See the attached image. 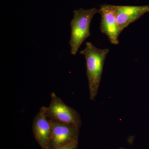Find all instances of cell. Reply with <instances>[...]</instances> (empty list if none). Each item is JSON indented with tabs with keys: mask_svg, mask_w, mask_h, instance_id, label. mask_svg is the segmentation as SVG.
<instances>
[{
	"mask_svg": "<svg viewBox=\"0 0 149 149\" xmlns=\"http://www.w3.org/2000/svg\"><path fill=\"white\" fill-rule=\"evenodd\" d=\"M47 110L48 116L52 120L79 128L81 126L82 121L78 112L67 105L55 93H52L50 104L47 107Z\"/></svg>",
	"mask_w": 149,
	"mask_h": 149,
	"instance_id": "3",
	"label": "cell"
},
{
	"mask_svg": "<svg viewBox=\"0 0 149 149\" xmlns=\"http://www.w3.org/2000/svg\"><path fill=\"white\" fill-rule=\"evenodd\" d=\"M78 142H74V143L68 144L56 149H77V146H78Z\"/></svg>",
	"mask_w": 149,
	"mask_h": 149,
	"instance_id": "8",
	"label": "cell"
},
{
	"mask_svg": "<svg viewBox=\"0 0 149 149\" xmlns=\"http://www.w3.org/2000/svg\"><path fill=\"white\" fill-rule=\"evenodd\" d=\"M109 49L96 47L92 43H86V47L80 54L85 56L86 61L87 74L89 86L90 98L94 100L97 95L102 74L104 63Z\"/></svg>",
	"mask_w": 149,
	"mask_h": 149,
	"instance_id": "1",
	"label": "cell"
},
{
	"mask_svg": "<svg viewBox=\"0 0 149 149\" xmlns=\"http://www.w3.org/2000/svg\"><path fill=\"white\" fill-rule=\"evenodd\" d=\"M116 21L120 33L130 24L149 13V6H115Z\"/></svg>",
	"mask_w": 149,
	"mask_h": 149,
	"instance_id": "7",
	"label": "cell"
},
{
	"mask_svg": "<svg viewBox=\"0 0 149 149\" xmlns=\"http://www.w3.org/2000/svg\"><path fill=\"white\" fill-rule=\"evenodd\" d=\"M119 149H127L124 148H120Z\"/></svg>",
	"mask_w": 149,
	"mask_h": 149,
	"instance_id": "9",
	"label": "cell"
},
{
	"mask_svg": "<svg viewBox=\"0 0 149 149\" xmlns=\"http://www.w3.org/2000/svg\"><path fill=\"white\" fill-rule=\"evenodd\" d=\"M98 13L96 8H80L73 11L74 16L70 23L71 38L70 45L71 54L75 55L82 44L91 36L90 25L93 17Z\"/></svg>",
	"mask_w": 149,
	"mask_h": 149,
	"instance_id": "2",
	"label": "cell"
},
{
	"mask_svg": "<svg viewBox=\"0 0 149 149\" xmlns=\"http://www.w3.org/2000/svg\"><path fill=\"white\" fill-rule=\"evenodd\" d=\"M32 130L34 137L42 149H49L52 132V122L43 107L33 120Z\"/></svg>",
	"mask_w": 149,
	"mask_h": 149,
	"instance_id": "4",
	"label": "cell"
},
{
	"mask_svg": "<svg viewBox=\"0 0 149 149\" xmlns=\"http://www.w3.org/2000/svg\"><path fill=\"white\" fill-rule=\"evenodd\" d=\"M52 122V132L49 149H56L68 144L78 142L80 128L53 120Z\"/></svg>",
	"mask_w": 149,
	"mask_h": 149,
	"instance_id": "5",
	"label": "cell"
},
{
	"mask_svg": "<svg viewBox=\"0 0 149 149\" xmlns=\"http://www.w3.org/2000/svg\"><path fill=\"white\" fill-rule=\"evenodd\" d=\"M98 13L101 17L100 29L113 45L119 44L120 34L117 21L114 5L104 4L101 6Z\"/></svg>",
	"mask_w": 149,
	"mask_h": 149,
	"instance_id": "6",
	"label": "cell"
}]
</instances>
